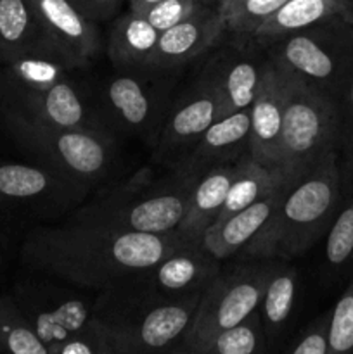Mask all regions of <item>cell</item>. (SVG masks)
<instances>
[{
    "mask_svg": "<svg viewBox=\"0 0 353 354\" xmlns=\"http://www.w3.org/2000/svg\"><path fill=\"white\" fill-rule=\"evenodd\" d=\"M187 241L179 232L137 234L66 220L31 228L23 239L19 259L38 275L100 292L141 275Z\"/></svg>",
    "mask_w": 353,
    "mask_h": 354,
    "instance_id": "6da1fadb",
    "label": "cell"
},
{
    "mask_svg": "<svg viewBox=\"0 0 353 354\" xmlns=\"http://www.w3.org/2000/svg\"><path fill=\"white\" fill-rule=\"evenodd\" d=\"M204 292L168 297L137 277L96 292V313L114 354H168L185 339Z\"/></svg>",
    "mask_w": 353,
    "mask_h": 354,
    "instance_id": "7a4b0ae2",
    "label": "cell"
},
{
    "mask_svg": "<svg viewBox=\"0 0 353 354\" xmlns=\"http://www.w3.org/2000/svg\"><path fill=\"white\" fill-rule=\"evenodd\" d=\"M343 194L339 152H329L314 169L287 187L262 230L239 252V259L291 261L310 251L331 227Z\"/></svg>",
    "mask_w": 353,
    "mask_h": 354,
    "instance_id": "3957f363",
    "label": "cell"
},
{
    "mask_svg": "<svg viewBox=\"0 0 353 354\" xmlns=\"http://www.w3.org/2000/svg\"><path fill=\"white\" fill-rule=\"evenodd\" d=\"M196 178L179 168L156 176L149 168L127 182L104 189L68 216L71 221L106 225L137 234L176 232Z\"/></svg>",
    "mask_w": 353,
    "mask_h": 354,
    "instance_id": "277c9868",
    "label": "cell"
},
{
    "mask_svg": "<svg viewBox=\"0 0 353 354\" xmlns=\"http://www.w3.org/2000/svg\"><path fill=\"white\" fill-rule=\"evenodd\" d=\"M263 50L280 71L339 107L353 80V24L343 14L273 40Z\"/></svg>",
    "mask_w": 353,
    "mask_h": 354,
    "instance_id": "5b68a950",
    "label": "cell"
},
{
    "mask_svg": "<svg viewBox=\"0 0 353 354\" xmlns=\"http://www.w3.org/2000/svg\"><path fill=\"white\" fill-rule=\"evenodd\" d=\"M23 154L93 189L106 182L116 165L118 145L113 131L54 128L24 121H0Z\"/></svg>",
    "mask_w": 353,
    "mask_h": 354,
    "instance_id": "8992f818",
    "label": "cell"
},
{
    "mask_svg": "<svg viewBox=\"0 0 353 354\" xmlns=\"http://www.w3.org/2000/svg\"><path fill=\"white\" fill-rule=\"evenodd\" d=\"M287 82L279 175L293 185L329 152H339V107L293 76Z\"/></svg>",
    "mask_w": 353,
    "mask_h": 354,
    "instance_id": "52a82bcc",
    "label": "cell"
},
{
    "mask_svg": "<svg viewBox=\"0 0 353 354\" xmlns=\"http://www.w3.org/2000/svg\"><path fill=\"white\" fill-rule=\"evenodd\" d=\"M69 286L51 277H23L16 280L10 297L45 346L59 344L99 327L96 292Z\"/></svg>",
    "mask_w": 353,
    "mask_h": 354,
    "instance_id": "ba28073f",
    "label": "cell"
},
{
    "mask_svg": "<svg viewBox=\"0 0 353 354\" xmlns=\"http://www.w3.org/2000/svg\"><path fill=\"white\" fill-rule=\"evenodd\" d=\"M92 189L42 162L0 161V214L55 220L71 214Z\"/></svg>",
    "mask_w": 353,
    "mask_h": 354,
    "instance_id": "9c48e42d",
    "label": "cell"
},
{
    "mask_svg": "<svg viewBox=\"0 0 353 354\" xmlns=\"http://www.w3.org/2000/svg\"><path fill=\"white\" fill-rule=\"evenodd\" d=\"M270 263L266 259L244 258L234 266L221 268L204 290L183 344L201 348L211 337L255 313L269 279Z\"/></svg>",
    "mask_w": 353,
    "mask_h": 354,
    "instance_id": "30bf717a",
    "label": "cell"
},
{
    "mask_svg": "<svg viewBox=\"0 0 353 354\" xmlns=\"http://www.w3.org/2000/svg\"><path fill=\"white\" fill-rule=\"evenodd\" d=\"M0 121L113 131L99 106L90 102L87 93L71 78L44 90L0 93Z\"/></svg>",
    "mask_w": 353,
    "mask_h": 354,
    "instance_id": "8fae6325",
    "label": "cell"
},
{
    "mask_svg": "<svg viewBox=\"0 0 353 354\" xmlns=\"http://www.w3.org/2000/svg\"><path fill=\"white\" fill-rule=\"evenodd\" d=\"M151 71H116L104 83L97 106L111 130L120 128L154 145L170 107L165 90L149 78Z\"/></svg>",
    "mask_w": 353,
    "mask_h": 354,
    "instance_id": "7c38bea8",
    "label": "cell"
},
{
    "mask_svg": "<svg viewBox=\"0 0 353 354\" xmlns=\"http://www.w3.org/2000/svg\"><path fill=\"white\" fill-rule=\"evenodd\" d=\"M220 120V95L213 83L203 75L170 107L154 142V161L173 168Z\"/></svg>",
    "mask_w": 353,
    "mask_h": 354,
    "instance_id": "4fadbf2b",
    "label": "cell"
},
{
    "mask_svg": "<svg viewBox=\"0 0 353 354\" xmlns=\"http://www.w3.org/2000/svg\"><path fill=\"white\" fill-rule=\"evenodd\" d=\"M51 47L73 69L89 68L102 48L99 28L69 0H30Z\"/></svg>",
    "mask_w": 353,
    "mask_h": 354,
    "instance_id": "5bb4252c",
    "label": "cell"
},
{
    "mask_svg": "<svg viewBox=\"0 0 353 354\" xmlns=\"http://www.w3.org/2000/svg\"><path fill=\"white\" fill-rule=\"evenodd\" d=\"M287 86L289 82L286 73L269 61L249 107V156L275 173H279Z\"/></svg>",
    "mask_w": 353,
    "mask_h": 354,
    "instance_id": "9a60e30c",
    "label": "cell"
},
{
    "mask_svg": "<svg viewBox=\"0 0 353 354\" xmlns=\"http://www.w3.org/2000/svg\"><path fill=\"white\" fill-rule=\"evenodd\" d=\"M220 259L215 258L201 241H187L175 251L137 275L147 289L168 297L204 292L221 272Z\"/></svg>",
    "mask_w": 353,
    "mask_h": 354,
    "instance_id": "2e32d148",
    "label": "cell"
},
{
    "mask_svg": "<svg viewBox=\"0 0 353 354\" xmlns=\"http://www.w3.org/2000/svg\"><path fill=\"white\" fill-rule=\"evenodd\" d=\"M225 31L218 7L197 3L194 12L175 26L161 31L151 61L152 71L168 73L194 61L218 44Z\"/></svg>",
    "mask_w": 353,
    "mask_h": 354,
    "instance_id": "e0dca14e",
    "label": "cell"
},
{
    "mask_svg": "<svg viewBox=\"0 0 353 354\" xmlns=\"http://www.w3.org/2000/svg\"><path fill=\"white\" fill-rule=\"evenodd\" d=\"M266 55L225 48L203 69L220 95V118L251 107L266 68Z\"/></svg>",
    "mask_w": 353,
    "mask_h": 354,
    "instance_id": "ac0fdd59",
    "label": "cell"
},
{
    "mask_svg": "<svg viewBox=\"0 0 353 354\" xmlns=\"http://www.w3.org/2000/svg\"><path fill=\"white\" fill-rule=\"evenodd\" d=\"M246 156H249V109L215 121L173 168L197 180L210 169L235 165Z\"/></svg>",
    "mask_w": 353,
    "mask_h": 354,
    "instance_id": "d6986e66",
    "label": "cell"
},
{
    "mask_svg": "<svg viewBox=\"0 0 353 354\" xmlns=\"http://www.w3.org/2000/svg\"><path fill=\"white\" fill-rule=\"evenodd\" d=\"M287 187L289 185L279 187L270 196L263 197L262 201L255 203L253 206L239 211L234 216L227 218L220 223L211 225L204 232L201 244L220 261L230 259L232 256H237L255 239V235L269 221V218L272 216L277 206L282 203Z\"/></svg>",
    "mask_w": 353,
    "mask_h": 354,
    "instance_id": "ffe728a7",
    "label": "cell"
},
{
    "mask_svg": "<svg viewBox=\"0 0 353 354\" xmlns=\"http://www.w3.org/2000/svg\"><path fill=\"white\" fill-rule=\"evenodd\" d=\"M159 31L141 14L128 10L116 17L107 35V57L116 71H147Z\"/></svg>",
    "mask_w": 353,
    "mask_h": 354,
    "instance_id": "44dd1931",
    "label": "cell"
},
{
    "mask_svg": "<svg viewBox=\"0 0 353 354\" xmlns=\"http://www.w3.org/2000/svg\"><path fill=\"white\" fill-rule=\"evenodd\" d=\"M244 159V158H242ZM237 173V162L230 166L210 169L196 180L187 201L185 214L180 221L179 232L189 241H201L204 232L215 223L224 207L225 197Z\"/></svg>",
    "mask_w": 353,
    "mask_h": 354,
    "instance_id": "7402d4cb",
    "label": "cell"
},
{
    "mask_svg": "<svg viewBox=\"0 0 353 354\" xmlns=\"http://www.w3.org/2000/svg\"><path fill=\"white\" fill-rule=\"evenodd\" d=\"M300 294V275L289 261H272L270 273L260 301L262 318L269 349L284 337L287 325L293 320Z\"/></svg>",
    "mask_w": 353,
    "mask_h": 354,
    "instance_id": "603a6c76",
    "label": "cell"
},
{
    "mask_svg": "<svg viewBox=\"0 0 353 354\" xmlns=\"http://www.w3.org/2000/svg\"><path fill=\"white\" fill-rule=\"evenodd\" d=\"M37 52L55 50L45 38L30 0H0V66Z\"/></svg>",
    "mask_w": 353,
    "mask_h": 354,
    "instance_id": "cb8c5ba5",
    "label": "cell"
},
{
    "mask_svg": "<svg viewBox=\"0 0 353 354\" xmlns=\"http://www.w3.org/2000/svg\"><path fill=\"white\" fill-rule=\"evenodd\" d=\"M71 66L55 52H37L0 66V93L44 90L69 78Z\"/></svg>",
    "mask_w": 353,
    "mask_h": 354,
    "instance_id": "d4e9b609",
    "label": "cell"
},
{
    "mask_svg": "<svg viewBox=\"0 0 353 354\" xmlns=\"http://www.w3.org/2000/svg\"><path fill=\"white\" fill-rule=\"evenodd\" d=\"M341 14V0H287L256 30L255 44L263 48L273 40Z\"/></svg>",
    "mask_w": 353,
    "mask_h": 354,
    "instance_id": "484cf974",
    "label": "cell"
},
{
    "mask_svg": "<svg viewBox=\"0 0 353 354\" xmlns=\"http://www.w3.org/2000/svg\"><path fill=\"white\" fill-rule=\"evenodd\" d=\"M282 185H286V182L279 173L256 162L251 156H246L237 162V173H235V178L232 180L224 207L215 223H220V221L234 216L239 211L253 206Z\"/></svg>",
    "mask_w": 353,
    "mask_h": 354,
    "instance_id": "4316f807",
    "label": "cell"
},
{
    "mask_svg": "<svg viewBox=\"0 0 353 354\" xmlns=\"http://www.w3.org/2000/svg\"><path fill=\"white\" fill-rule=\"evenodd\" d=\"M324 259L332 275L353 265V178H343L341 203L325 234Z\"/></svg>",
    "mask_w": 353,
    "mask_h": 354,
    "instance_id": "83f0119b",
    "label": "cell"
},
{
    "mask_svg": "<svg viewBox=\"0 0 353 354\" xmlns=\"http://www.w3.org/2000/svg\"><path fill=\"white\" fill-rule=\"evenodd\" d=\"M0 354H48L10 294L0 296Z\"/></svg>",
    "mask_w": 353,
    "mask_h": 354,
    "instance_id": "f1b7e54d",
    "label": "cell"
},
{
    "mask_svg": "<svg viewBox=\"0 0 353 354\" xmlns=\"http://www.w3.org/2000/svg\"><path fill=\"white\" fill-rule=\"evenodd\" d=\"M197 349L206 354H269L270 351L258 310Z\"/></svg>",
    "mask_w": 353,
    "mask_h": 354,
    "instance_id": "f546056e",
    "label": "cell"
},
{
    "mask_svg": "<svg viewBox=\"0 0 353 354\" xmlns=\"http://www.w3.org/2000/svg\"><path fill=\"white\" fill-rule=\"evenodd\" d=\"M287 0H220L218 12L225 31L235 37L253 40L256 30Z\"/></svg>",
    "mask_w": 353,
    "mask_h": 354,
    "instance_id": "4dcf8cb0",
    "label": "cell"
},
{
    "mask_svg": "<svg viewBox=\"0 0 353 354\" xmlns=\"http://www.w3.org/2000/svg\"><path fill=\"white\" fill-rule=\"evenodd\" d=\"M329 354H353V277L331 310Z\"/></svg>",
    "mask_w": 353,
    "mask_h": 354,
    "instance_id": "1f68e13d",
    "label": "cell"
},
{
    "mask_svg": "<svg viewBox=\"0 0 353 354\" xmlns=\"http://www.w3.org/2000/svg\"><path fill=\"white\" fill-rule=\"evenodd\" d=\"M329 322L331 311H325L310 322L282 354H329Z\"/></svg>",
    "mask_w": 353,
    "mask_h": 354,
    "instance_id": "d6a6232c",
    "label": "cell"
},
{
    "mask_svg": "<svg viewBox=\"0 0 353 354\" xmlns=\"http://www.w3.org/2000/svg\"><path fill=\"white\" fill-rule=\"evenodd\" d=\"M339 162L343 178H353V80L339 102Z\"/></svg>",
    "mask_w": 353,
    "mask_h": 354,
    "instance_id": "836d02e7",
    "label": "cell"
},
{
    "mask_svg": "<svg viewBox=\"0 0 353 354\" xmlns=\"http://www.w3.org/2000/svg\"><path fill=\"white\" fill-rule=\"evenodd\" d=\"M197 3H199L197 0H161L156 6L141 12V16L145 17L161 33L189 17Z\"/></svg>",
    "mask_w": 353,
    "mask_h": 354,
    "instance_id": "e575fe53",
    "label": "cell"
},
{
    "mask_svg": "<svg viewBox=\"0 0 353 354\" xmlns=\"http://www.w3.org/2000/svg\"><path fill=\"white\" fill-rule=\"evenodd\" d=\"M48 354H114L104 328L96 327L48 348Z\"/></svg>",
    "mask_w": 353,
    "mask_h": 354,
    "instance_id": "d590c367",
    "label": "cell"
},
{
    "mask_svg": "<svg viewBox=\"0 0 353 354\" xmlns=\"http://www.w3.org/2000/svg\"><path fill=\"white\" fill-rule=\"evenodd\" d=\"M93 24L106 23L120 12L123 0H69Z\"/></svg>",
    "mask_w": 353,
    "mask_h": 354,
    "instance_id": "8d00e7d4",
    "label": "cell"
},
{
    "mask_svg": "<svg viewBox=\"0 0 353 354\" xmlns=\"http://www.w3.org/2000/svg\"><path fill=\"white\" fill-rule=\"evenodd\" d=\"M159 2H161V0H130V10L141 14L144 12L145 9H149V7L156 6V3Z\"/></svg>",
    "mask_w": 353,
    "mask_h": 354,
    "instance_id": "74e56055",
    "label": "cell"
},
{
    "mask_svg": "<svg viewBox=\"0 0 353 354\" xmlns=\"http://www.w3.org/2000/svg\"><path fill=\"white\" fill-rule=\"evenodd\" d=\"M168 354H206V353L199 351V349H196V348H190V346L180 342V344L175 346V348H173Z\"/></svg>",
    "mask_w": 353,
    "mask_h": 354,
    "instance_id": "f35d334b",
    "label": "cell"
},
{
    "mask_svg": "<svg viewBox=\"0 0 353 354\" xmlns=\"http://www.w3.org/2000/svg\"><path fill=\"white\" fill-rule=\"evenodd\" d=\"M341 14L353 24V0H341Z\"/></svg>",
    "mask_w": 353,
    "mask_h": 354,
    "instance_id": "ab89813d",
    "label": "cell"
},
{
    "mask_svg": "<svg viewBox=\"0 0 353 354\" xmlns=\"http://www.w3.org/2000/svg\"><path fill=\"white\" fill-rule=\"evenodd\" d=\"M197 2H199V3H206V6H210V3L220 2V0H197Z\"/></svg>",
    "mask_w": 353,
    "mask_h": 354,
    "instance_id": "60d3db41",
    "label": "cell"
},
{
    "mask_svg": "<svg viewBox=\"0 0 353 354\" xmlns=\"http://www.w3.org/2000/svg\"><path fill=\"white\" fill-rule=\"evenodd\" d=\"M2 266H3V254H2V248H0V272H2Z\"/></svg>",
    "mask_w": 353,
    "mask_h": 354,
    "instance_id": "b9f144b4",
    "label": "cell"
}]
</instances>
